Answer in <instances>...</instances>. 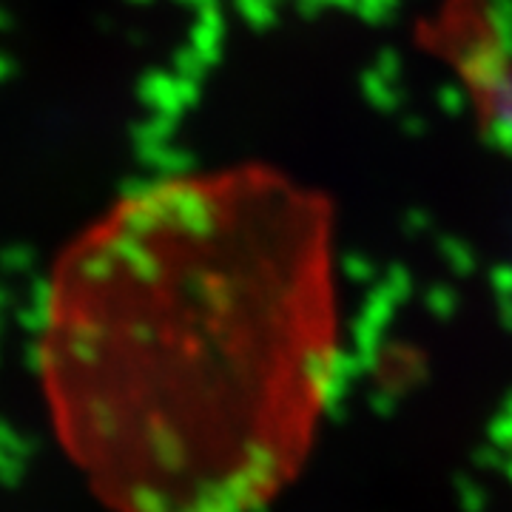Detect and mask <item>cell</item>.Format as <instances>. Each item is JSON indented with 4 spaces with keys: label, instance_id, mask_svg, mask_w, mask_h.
<instances>
[{
    "label": "cell",
    "instance_id": "1",
    "mask_svg": "<svg viewBox=\"0 0 512 512\" xmlns=\"http://www.w3.org/2000/svg\"><path fill=\"white\" fill-rule=\"evenodd\" d=\"M336 222L274 165L128 191L57 256L37 384L109 512H256L299 470L339 353Z\"/></svg>",
    "mask_w": 512,
    "mask_h": 512
}]
</instances>
